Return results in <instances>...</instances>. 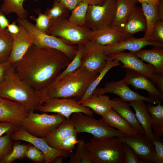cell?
I'll use <instances>...</instances> for the list:
<instances>
[{"instance_id": "obj_46", "label": "cell", "mask_w": 163, "mask_h": 163, "mask_svg": "<svg viewBox=\"0 0 163 163\" xmlns=\"http://www.w3.org/2000/svg\"><path fill=\"white\" fill-rule=\"evenodd\" d=\"M153 40L163 43V21L159 20L155 24L151 36Z\"/></svg>"}, {"instance_id": "obj_57", "label": "cell", "mask_w": 163, "mask_h": 163, "mask_svg": "<svg viewBox=\"0 0 163 163\" xmlns=\"http://www.w3.org/2000/svg\"><path fill=\"white\" fill-rule=\"evenodd\" d=\"M1 0H0V2Z\"/></svg>"}, {"instance_id": "obj_3", "label": "cell", "mask_w": 163, "mask_h": 163, "mask_svg": "<svg viewBox=\"0 0 163 163\" xmlns=\"http://www.w3.org/2000/svg\"><path fill=\"white\" fill-rule=\"evenodd\" d=\"M0 97L21 104L28 113L39 106L34 91L20 78L11 64L0 84Z\"/></svg>"}, {"instance_id": "obj_25", "label": "cell", "mask_w": 163, "mask_h": 163, "mask_svg": "<svg viewBox=\"0 0 163 163\" xmlns=\"http://www.w3.org/2000/svg\"><path fill=\"white\" fill-rule=\"evenodd\" d=\"M134 53L142 61L152 65L157 73L163 74V47L154 46L149 50L141 49Z\"/></svg>"}, {"instance_id": "obj_43", "label": "cell", "mask_w": 163, "mask_h": 163, "mask_svg": "<svg viewBox=\"0 0 163 163\" xmlns=\"http://www.w3.org/2000/svg\"><path fill=\"white\" fill-rule=\"evenodd\" d=\"M155 153L153 158L154 163H163V142L160 138H155L152 142Z\"/></svg>"}, {"instance_id": "obj_8", "label": "cell", "mask_w": 163, "mask_h": 163, "mask_svg": "<svg viewBox=\"0 0 163 163\" xmlns=\"http://www.w3.org/2000/svg\"><path fill=\"white\" fill-rule=\"evenodd\" d=\"M66 119L56 113L29 112L21 125L28 132L35 136L44 138L58 127Z\"/></svg>"}, {"instance_id": "obj_1", "label": "cell", "mask_w": 163, "mask_h": 163, "mask_svg": "<svg viewBox=\"0 0 163 163\" xmlns=\"http://www.w3.org/2000/svg\"><path fill=\"white\" fill-rule=\"evenodd\" d=\"M71 61L59 50L34 44L21 59L11 65L20 78L35 91L52 83Z\"/></svg>"}, {"instance_id": "obj_33", "label": "cell", "mask_w": 163, "mask_h": 163, "mask_svg": "<svg viewBox=\"0 0 163 163\" xmlns=\"http://www.w3.org/2000/svg\"><path fill=\"white\" fill-rule=\"evenodd\" d=\"M11 34L0 28V63L8 61L12 48Z\"/></svg>"}, {"instance_id": "obj_31", "label": "cell", "mask_w": 163, "mask_h": 163, "mask_svg": "<svg viewBox=\"0 0 163 163\" xmlns=\"http://www.w3.org/2000/svg\"><path fill=\"white\" fill-rule=\"evenodd\" d=\"M3 3L0 9L5 15L13 13H15L18 18H26L28 15L27 11L23 6L25 0H2ZM37 1L38 0H33Z\"/></svg>"}, {"instance_id": "obj_44", "label": "cell", "mask_w": 163, "mask_h": 163, "mask_svg": "<svg viewBox=\"0 0 163 163\" xmlns=\"http://www.w3.org/2000/svg\"><path fill=\"white\" fill-rule=\"evenodd\" d=\"M123 143L124 154V163H145L137 157L130 147L126 144Z\"/></svg>"}, {"instance_id": "obj_36", "label": "cell", "mask_w": 163, "mask_h": 163, "mask_svg": "<svg viewBox=\"0 0 163 163\" xmlns=\"http://www.w3.org/2000/svg\"><path fill=\"white\" fill-rule=\"evenodd\" d=\"M29 145L21 144L19 142H15L10 152L2 160L1 163H11L17 159L25 157Z\"/></svg>"}, {"instance_id": "obj_19", "label": "cell", "mask_w": 163, "mask_h": 163, "mask_svg": "<svg viewBox=\"0 0 163 163\" xmlns=\"http://www.w3.org/2000/svg\"><path fill=\"white\" fill-rule=\"evenodd\" d=\"M28 113L21 104L0 97V121L21 125Z\"/></svg>"}, {"instance_id": "obj_45", "label": "cell", "mask_w": 163, "mask_h": 163, "mask_svg": "<svg viewBox=\"0 0 163 163\" xmlns=\"http://www.w3.org/2000/svg\"><path fill=\"white\" fill-rule=\"evenodd\" d=\"M20 124L12 122L0 121V137L8 133H12Z\"/></svg>"}, {"instance_id": "obj_49", "label": "cell", "mask_w": 163, "mask_h": 163, "mask_svg": "<svg viewBox=\"0 0 163 163\" xmlns=\"http://www.w3.org/2000/svg\"><path fill=\"white\" fill-rule=\"evenodd\" d=\"M11 64L8 61L0 63V84L3 80L5 71Z\"/></svg>"}, {"instance_id": "obj_13", "label": "cell", "mask_w": 163, "mask_h": 163, "mask_svg": "<svg viewBox=\"0 0 163 163\" xmlns=\"http://www.w3.org/2000/svg\"><path fill=\"white\" fill-rule=\"evenodd\" d=\"M107 93L116 94L126 102L142 100L151 104L158 103L157 101L149 97L144 96L131 90L123 79L106 83L103 88H96L92 95L98 96Z\"/></svg>"}, {"instance_id": "obj_4", "label": "cell", "mask_w": 163, "mask_h": 163, "mask_svg": "<svg viewBox=\"0 0 163 163\" xmlns=\"http://www.w3.org/2000/svg\"><path fill=\"white\" fill-rule=\"evenodd\" d=\"M85 147L91 163H124L123 143L117 137L93 136Z\"/></svg>"}, {"instance_id": "obj_56", "label": "cell", "mask_w": 163, "mask_h": 163, "mask_svg": "<svg viewBox=\"0 0 163 163\" xmlns=\"http://www.w3.org/2000/svg\"><path fill=\"white\" fill-rule=\"evenodd\" d=\"M55 1H59V0H53Z\"/></svg>"}, {"instance_id": "obj_54", "label": "cell", "mask_w": 163, "mask_h": 163, "mask_svg": "<svg viewBox=\"0 0 163 163\" xmlns=\"http://www.w3.org/2000/svg\"><path fill=\"white\" fill-rule=\"evenodd\" d=\"M140 3H146L153 5H158L161 1L163 0H136Z\"/></svg>"}, {"instance_id": "obj_23", "label": "cell", "mask_w": 163, "mask_h": 163, "mask_svg": "<svg viewBox=\"0 0 163 163\" xmlns=\"http://www.w3.org/2000/svg\"><path fill=\"white\" fill-rule=\"evenodd\" d=\"M135 111V115L139 123L143 128L145 135L152 142L155 138L151 124L150 116L144 101L136 100L129 102Z\"/></svg>"}, {"instance_id": "obj_7", "label": "cell", "mask_w": 163, "mask_h": 163, "mask_svg": "<svg viewBox=\"0 0 163 163\" xmlns=\"http://www.w3.org/2000/svg\"><path fill=\"white\" fill-rule=\"evenodd\" d=\"M69 120L78 133H87L96 137H119L126 135L110 126L101 119L96 120L82 112L72 113Z\"/></svg>"}, {"instance_id": "obj_39", "label": "cell", "mask_w": 163, "mask_h": 163, "mask_svg": "<svg viewBox=\"0 0 163 163\" xmlns=\"http://www.w3.org/2000/svg\"><path fill=\"white\" fill-rule=\"evenodd\" d=\"M34 11L38 15L37 17L31 16L30 18L35 21V26L38 30L45 33L50 27L52 21L46 14L42 13L40 9L35 10Z\"/></svg>"}, {"instance_id": "obj_55", "label": "cell", "mask_w": 163, "mask_h": 163, "mask_svg": "<svg viewBox=\"0 0 163 163\" xmlns=\"http://www.w3.org/2000/svg\"><path fill=\"white\" fill-rule=\"evenodd\" d=\"M64 157L62 156H59L55 158L53 162L54 163H62Z\"/></svg>"}, {"instance_id": "obj_41", "label": "cell", "mask_w": 163, "mask_h": 163, "mask_svg": "<svg viewBox=\"0 0 163 163\" xmlns=\"http://www.w3.org/2000/svg\"><path fill=\"white\" fill-rule=\"evenodd\" d=\"M11 133L5 134L0 137V163L3 158L11 151L13 145L11 139Z\"/></svg>"}, {"instance_id": "obj_29", "label": "cell", "mask_w": 163, "mask_h": 163, "mask_svg": "<svg viewBox=\"0 0 163 163\" xmlns=\"http://www.w3.org/2000/svg\"><path fill=\"white\" fill-rule=\"evenodd\" d=\"M156 106L149 103L145 105L150 116L151 124L155 138L163 135V106L160 102Z\"/></svg>"}, {"instance_id": "obj_12", "label": "cell", "mask_w": 163, "mask_h": 163, "mask_svg": "<svg viewBox=\"0 0 163 163\" xmlns=\"http://www.w3.org/2000/svg\"><path fill=\"white\" fill-rule=\"evenodd\" d=\"M11 139L14 141L21 140L29 142L40 150L44 154L45 163H51L56 158L62 156L67 158L69 154L68 152L59 150L50 146L44 138L35 136L28 132L21 125L12 133Z\"/></svg>"}, {"instance_id": "obj_15", "label": "cell", "mask_w": 163, "mask_h": 163, "mask_svg": "<svg viewBox=\"0 0 163 163\" xmlns=\"http://www.w3.org/2000/svg\"><path fill=\"white\" fill-rule=\"evenodd\" d=\"M147 46L163 47V43L155 41L151 37L137 38L133 36L117 43L104 46V51L108 56L126 50L134 53Z\"/></svg>"}, {"instance_id": "obj_35", "label": "cell", "mask_w": 163, "mask_h": 163, "mask_svg": "<svg viewBox=\"0 0 163 163\" xmlns=\"http://www.w3.org/2000/svg\"><path fill=\"white\" fill-rule=\"evenodd\" d=\"M77 46V51L75 56L67 67L56 78L54 81L59 80L69 75L80 67L81 64L83 44H79Z\"/></svg>"}, {"instance_id": "obj_9", "label": "cell", "mask_w": 163, "mask_h": 163, "mask_svg": "<svg viewBox=\"0 0 163 163\" xmlns=\"http://www.w3.org/2000/svg\"><path fill=\"white\" fill-rule=\"evenodd\" d=\"M116 0H107L103 5H89L85 26L92 31L110 27L115 16Z\"/></svg>"}, {"instance_id": "obj_50", "label": "cell", "mask_w": 163, "mask_h": 163, "mask_svg": "<svg viewBox=\"0 0 163 163\" xmlns=\"http://www.w3.org/2000/svg\"><path fill=\"white\" fill-rule=\"evenodd\" d=\"M6 30L11 34H15L19 32V27L16 24V22L13 21L8 25Z\"/></svg>"}, {"instance_id": "obj_51", "label": "cell", "mask_w": 163, "mask_h": 163, "mask_svg": "<svg viewBox=\"0 0 163 163\" xmlns=\"http://www.w3.org/2000/svg\"><path fill=\"white\" fill-rule=\"evenodd\" d=\"M5 15L0 9V28L3 30L6 29L8 25L10 23Z\"/></svg>"}, {"instance_id": "obj_16", "label": "cell", "mask_w": 163, "mask_h": 163, "mask_svg": "<svg viewBox=\"0 0 163 163\" xmlns=\"http://www.w3.org/2000/svg\"><path fill=\"white\" fill-rule=\"evenodd\" d=\"M108 56L120 62L123 64L121 66L122 68L134 70L150 80L157 73L152 65L145 64L133 53L122 52Z\"/></svg>"}, {"instance_id": "obj_10", "label": "cell", "mask_w": 163, "mask_h": 163, "mask_svg": "<svg viewBox=\"0 0 163 163\" xmlns=\"http://www.w3.org/2000/svg\"><path fill=\"white\" fill-rule=\"evenodd\" d=\"M36 110L43 113L60 114L69 119L75 113L82 112L93 117L94 111L90 108L78 104L75 99L66 98H54L46 101L38 106Z\"/></svg>"}, {"instance_id": "obj_27", "label": "cell", "mask_w": 163, "mask_h": 163, "mask_svg": "<svg viewBox=\"0 0 163 163\" xmlns=\"http://www.w3.org/2000/svg\"><path fill=\"white\" fill-rule=\"evenodd\" d=\"M75 129L69 119H66L58 127L44 138L50 146L56 149L63 140L71 135Z\"/></svg>"}, {"instance_id": "obj_5", "label": "cell", "mask_w": 163, "mask_h": 163, "mask_svg": "<svg viewBox=\"0 0 163 163\" xmlns=\"http://www.w3.org/2000/svg\"><path fill=\"white\" fill-rule=\"evenodd\" d=\"M92 30L85 26L70 22L66 18L52 21L45 33L58 37L72 45L84 44L91 40Z\"/></svg>"}, {"instance_id": "obj_6", "label": "cell", "mask_w": 163, "mask_h": 163, "mask_svg": "<svg viewBox=\"0 0 163 163\" xmlns=\"http://www.w3.org/2000/svg\"><path fill=\"white\" fill-rule=\"evenodd\" d=\"M16 22L30 34L34 44L59 50L66 54L71 60L75 56L77 51V46L71 45L56 36L40 31L27 18H18Z\"/></svg>"}, {"instance_id": "obj_40", "label": "cell", "mask_w": 163, "mask_h": 163, "mask_svg": "<svg viewBox=\"0 0 163 163\" xmlns=\"http://www.w3.org/2000/svg\"><path fill=\"white\" fill-rule=\"evenodd\" d=\"M78 133L75 129L74 133L63 140L58 145L56 149L66 151L70 154L72 153L75 145L77 144L79 141L77 139Z\"/></svg>"}, {"instance_id": "obj_20", "label": "cell", "mask_w": 163, "mask_h": 163, "mask_svg": "<svg viewBox=\"0 0 163 163\" xmlns=\"http://www.w3.org/2000/svg\"><path fill=\"white\" fill-rule=\"evenodd\" d=\"M146 30V21L142 7L136 5L131 10L122 30L125 39L138 32L145 33Z\"/></svg>"}, {"instance_id": "obj_32", "label": "cell", "mask_w": 163, "mask_h": 163, "mask_svg": "<svg viewBox=\"0 0 163 163\" xmlns=\"http://www.w3.org/2000/svg\"><path fill=\"white\" fill-rule=\"evenodd\" d=\"M118 60L113 59L108 56L106 65L98 74L96 78L91 82L82 98L78 101V102L79 103L92 95L94 91L106 74L112 68L119 65L120 64Z\"/></svg>"}, {"instance_id": "obj_42", "label": "cell", "mask_w": 163, "mask_h": 163, "mask_svg": "<svg viewBox=\"0 0 163 163\" xmlns=\"http://www.w3.org/2000/svg\"><path fill=\"white\" fill-rule=\"evenodd\" d=\"M25 157L37 162H42L45 160L43 153L38 148L30 144L26 151Z\"/></svg>"}, {"instance_id": "obj_11", "label": "cell", "mask_w": 163, "mask_h": 163, "mask_svg": "<svg viewBox=\"0 0 163 163\" xmlns=\"http://www.w3.org/2000/svg\"><path fill=\"white\" fill-rule=\"evenodd\" d=\"M108 58L105 53L104 46L90 40L83 44L80 67L99 74L106 65Z\"/></svg>"}, {"instance_id": "obj_52", "label": "cell", "mask_w": 163, "mask_h": 163, "mask_svg": "<svg viewBox=\"0 0 163 163\" xmlns=\"http://www.w3.org/2000/svg\"><path fill=\"white\" fill-rule=\"evenodd\" d=\"M107 0H82V2L87 3L89 5H100L104 4Z\"/></svg>"}, {"instance_id": "obj_28", "label": "cell", "mask_w": 163, "mask_h": 163, "mask_svg": "<svg viewBox=\"0 0 163 163\" xmlns=\"http://www.w3.org/2000/svg\"><path fill=\"white\" fill-rule=\"evenodd\" d=\"M101 117V119L109 126L126 135L131 136L137 133L124 119L113 109Z\"/></svg>"}, {"instance_id": "obj_2", "label": "cell", "mask_w": 163, "mask_h": 163, "mask_svg": "<svg viewBox=\"0 0 163 163\" xmlns=\"http://www.w3.org/2000/svg\"><path fill=\"white\" fill-rule=\"evenodd\" d=\"M98 74L80 67L71 74L43 89L34 91L39 106L48 99L54 98L80 99Z\"/></svg>"}, {"instance_id": "obj_53", "label": "cell", "mask_w": 163, "mask_h": 163, "mask_svg": "<svg viewBox=\"0 0 163 163\" xmlns=\"http://www.w3.org/2000/svg\"><path fill=\"white\" fill-rule=\"evenodd\" d=\"M158 14L159 20L163 21V0L161 1L158 4Z\"/></svg>"}, {"instance_id": "obj_48", "label": "cell", "mask_w": 163, "mask_h": 163, "mask_svg": "<svg viewBox=\"0 0 163 163\" xmlns=\"http://www.w3.org/2000/svg\"><path fill=\"white\" fill-rule=\"evenodd\" d=\"M59 2L69 11H71L78 6L82 1V0H59Z\"/></svg>"}, {"instance_id": "obj_17", "label": "cell", "mask_w": 163, "mask_h": 163, "mask_svg": "<svg viewBox=\"0 0 163 163\" xmlns=\"http://www.w3.org/2000/svg\"><path fill=\"white\" fill-rule=\"evenodd\" d=\"M122 79L127 85H132L136 89L147 91L150 98L158 102L163 99V93L155 86L152 82L137 72L126 69L125 76Z\"/></svg>"}, {"instance_id": "obj_47", "label": "cell", "mask_w": 163, "mask_h": 163, "mask_svg": "<svg viewBox=\"0 0 163 163\" xmlns=\"http://www.w3.org/2000/svg\"><path fill=\"white\" fill-rule=\"evenodd\" d=\"M151 80L155 86L163 93V74L156 73Z\"/></svg>"}, {"instance_id": "obj_18", "label": "cell", "mask_w": 163, "mask_h": 163, "mask_svg": "<svg viewBox=\"0 0 163 163\" xmlns=\"http://www.w3.org/2000/svg\"><path fill=\"white\" fill-rule=\"evenodd\" d=\"M18 26L19 32L15 34H11L12 38V48L8 61L11 64L21 59L34 44L33 39L28 32L22 27Z\"/></svg>"}, {"instance_id": "obj_21", "label": "cell", "mask_w": 163, "mask_h": 163, "mask_svg": "<svg viewBox=\"0 0 163 163\" xmlns=\"http://www.w3.org/2000/svg\"><path fill=\"white\" fill-rule=\"evenodd\" d=\"M112 100V109L124 119L138 133L145 135L143 128L130 108L129 104L120 98H114Z\"/></svg>"}, {"instance_id": "obj_24", "label": "cell", "mask_w": 163, "mask_h": 163, "mask_svg": "<svg viewBox=\"0 0 163 163\" xmlns=\"http://www.w3.org/2000/svg\"><path fill=\"white\" fill-rule=\"evenodd\" d=\"M78 103L90 108L96 113L101 116L112 109V100L104 94L98 96L92 95Z\"/></svg>"}, {"instance_id": "obj_38", "label": "cell", "mask_w": 163, "mask_h": 163, "mask_svg": "<svg viewBox=\"0 0 163 163\" xmlns=\"http://www.w3.org/2000/svg\"><path fill=\"white\" fill-rule=\"evenodd\" d=\"M69 10L59 1H55L51 8H47L45 13L52 21L66 18Z\"/></svg>"}, {"instance_id": "obj_22", "label": "cell", "mask_w": 163, "mask_h": 163, "mask_svg": "<svg viewBox=\"0 0 163 163\" xmlns=\"http://www.w3.org/2000/svg\"><path fill=\"white\" fill-rule=\"evenodd\" d=\"M138 2L136 0H116L114 18L110 27L122 30L131 10Z\"/></svg>"}, {"instance_id": "obj_30", "label": "cell", "mask_w": 163, "mask_h": 163, "mask_svg": "<svg viewBox=\"0 0 163 163\" xmlns=\"http://www.w3.org/2000/svg\"><path fill=\"white\" fill-rule=\"evenodd\" d=\"M141 7L146 23V30L144 36L151 37L153 28L159 20L158 14V5L141 3Z\"/></svg>"}, {"instance_id": "obj_26", "label": "cell", "mask_w": 163, "mask_h": 163, "mask_svg": "<svg viewBox=\"0 0 163 163\" xmlns=\"http://www.w3.org/2000/svg\"><path fill=\"white\" fill-rule=\"evenodd\" d=\"M124 39L122 30L110 27L98 31H92L90 40L105 46L117 43Z\"/></svg>"}, {"instance_id": "obj_37", "label": "cell", "mask_w": 163, "mask_h": 163, "mask_svg": "<svg viewBox=\"0 0 163 163\" xmlns=\"http://www.w3.org/2000/svg\"><path fill=\"white\" fill-rule=\"evenodd\" d=\"M76 149L73 154H70L69 163H91L83 139L79 140Z\"/></svg>"}, {"instance_id": "obj_34", "label": "cell", "mask_w": 163, "mask_h": 163, "mask_svg": "<svg viewBox=\"0 0 163 163\" xmlns=\"http://www.w3.org/2000/svg\"><path fill=\"white\" fill-rule=\"evenodd\" d=\"M89 5L82 2L76 7L71 11L68 19L72 23L79 26H85L87 11Z\"/></svg>"}, {"instance_id": "obj_14", "label": "cell", "mask_w": 163, "mask_h": 163, "mask_svg": "<svg viewBox=\"0 0 163 163\" xmlns=\"http://www.w3.org/2000/svg\"><path fill=\"white\" fill-rule=\"evenodd\" d=\"M117 138L121 142L130 147L137 157L145 163H154V147L152 142L145 135L137 133Z\"/></svg>"}]
</instances>
